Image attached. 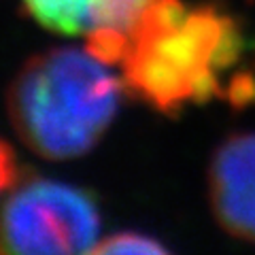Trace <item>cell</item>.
<instances>
[{
  "mask_svg": "<svg viewBox=\"0 0 255 255\" xmlns=\"http://www.w3.org/2000/svg\"><path fill=\"white\" fill-rule=\"evenodd\" d=\"M90 255H172L155 238L138 232H122L100 241Z\"/></svg>",
  "mask_w": 255,
  "mask_h": 255,
  "instance_id": "cell-6",
  "label": "cell"
},
{
  "mask_svg": "<svg viewBox=\"0 0 255 255\" xmlns=\"http://www.w3.org/2000/svg\"><path fill=\"white\" fill-rule=\"evenodd\" d=\"M17 164H15L13 151L0 140V191L9 189L15 181H17Z\"/></svg>",
  "mask_w": 255,
  "mask_h": 255,
  "instance_id": "cell-7",
  "label": "cell"
},
{
  "mask_svg": "<svg viewBox=\"0 0 255 255\" xmlns=\"http://www.w3.org/2000/svg\"><path fill=\"white\" fill-rule=\"evenodd\" d=\"M209 200L230 236L255 243V132L232 134L209 164Z\"/></svg>",
  "mask_w": 255,
  "mask_h": 255,
  "instance_id": "cell-5",
  "label": "cell"
},
{
  "mask_svg": "<svg viewBox=\"0 0 255 255\" xmlns=\"http://www.w3.org/2000/svg\"><path fill=\"white\" fill-rule=\"evenodd\" d=\"M126 92L164 115L189 105L255 102V38L219 2L157 0L117 62Z\"/></svg>",
  "mask_w": 255,
  "mask_h": 255,
  "instance_id": "cell-1",
  "label": "cell"
},
{
  "mask_svg": "<svg viewBox=\"0 0 255 255\" xmlns=\"http://www.w3.org/2000/svg\"><path fill=\"white\" fill-rule=\"evenodd\" d=\"M157 0H21L23 9L43 28L81 36L102 62L117 68L126 38Z\"/></svg>",
  "mask_w": 255,
  "mask_h": 255,
  "instance_id": "cell-4",
  "label": "cell"
},
{
  "mask_svg": "<svg viewBox=\"0 0 255 255\" xmlns=\"http://www.w3.org/2000/svg\"><path fill=\"white\" fill-rule=\"evenodd\" d=\"M126 92L115 66L87 47H51L32 55L6 92L19 140L47 159H73L96 147Z\"/></svg>",
  "mask_w": 255,
  "mask_h": 255,
  "instance_id": "cell-2",
  "label": "cell"
},
{
  "mask_svg": "<svg viewBox=\"0 0 255 255\" xmlns=\"http://www.w3.org/2000/svg\"><path fill=\"white\" fill-rule=\"evenodd\" d=\"M100 213L87 191L45 177H17L0 206V255H90Z\"/></svg>",
  "mask_w": 255,
  "mask_h": 255,
  "instance_id": "cell-3",
  "label": "cell"
}]
</instances>
